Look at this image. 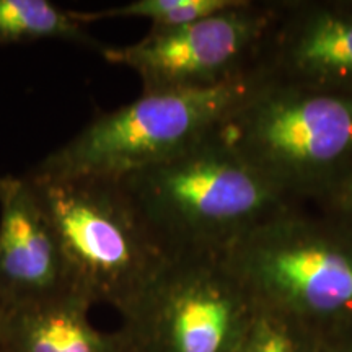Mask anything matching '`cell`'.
<instances>
[{"instance_id": "7", "label": "cell", "mask_w": 352, "mask_h": 352, "mask_svg": "<svg viewBox=\"0 0 352 352\" xmlns=\"http://www.w3.org/2000/svg\"><path fill=\"white\" fill-rule=\"evenodd\" d=\"M274 0H241L236 7L168 28H151L139 41L107 46L101 56L131 69L142 94L206 90L254 74Z\"/></svg>"}, {"instance_id": "8", "label": "cell", "mask_w": 352, "mask_h": 352, "mask_svg": "<svg viewBox=\"0 0 352 352\" xmlns=\"http://www.w3.org/2000/svg\"><path fill=\"white\" fill-rule=\"evenodd\" d=\"M253 70L271 85L352 96V0H274Z\"/></svg>"}, {"instance_id": "14", "label": "cell", "mask_w": 352, "mask_h": 352, "mask_svg": "<svg viewBox=\"0 0 352 352\" xmlns=\"http://www.w3.org/2000/svg\"><path fill=\"white\" fill-rule=\"evenodd\" d=\"M352 233V162L318 202L307 206Z\"/></svg>"}, {"instance_id": "12", "label": "cell", "mask_w": 352, "mask_h": 352, "mask_svg": "<svg viewBox=\"0 0 352 352\" xmlns=\"http://www.w3.org/2000/svg\"><path fill=\"white\" fill-rule=\"evenodd\" d=\"M240 2L241 0H132L118 7L70 12L83 26L103 20L139 19L151 21L152 28H168L228 10Z\"/></svg>"}, {"instance_id": "6", "label": "cell", "mask_w": 352, "mask_h": 352, "mask_svg": "<svg viewBox=\"0 0 352 352\" xmlns=\"http://www.w3.org/2000/svg\"><path fill=\"white\" fill-rule=\"evenodd\" d=\"M256 303L223 258L170 259L122 333L132 352H235Z\"/></svg>"}, {"instance_id": "5", "label": "cell", "mask_w": 352, "mask_h": 352, "mask_svg": "<svg viewBox=\"0 0 352 352\" xmlns=\"http://www.w3.org/2000/svg\"><path fill=\"white\" fill-rule=\"evenodd\" d=\"M256 83L253 74L206 90L142 94L124 107L100 114L30 173L121 179L162 164L215 134Z\"/></svg>"}, {"instance_id": "4", "label": "cell", "mask_w": 352, "mask_h": 352, "mask_svg": "<svg viewBox=\"0 0 352 352\" xmlns=\"http://www.w3.org/2000/svg\"><path fill=\"white\" fill-rule=\"evenodd\" d=\"M217 135L292 204L311 206L352 162V96L258 78Z\"/></svg>"}, {"instance_id": "13", "label": "cell", "mask_w": 352, "mask_h": 352, "mask_svg": "<svg viewBox=\"0 0 352 352\" xmlns=\"http://www.w3.org/2000/svg\"><path fill=\"white\" fill-rule=\"evenodd\" d=\"M323 342L300 324L256 305V314L235 352H310Z\"/></svg>"}, {"instance_id": "16", "label": "cell", "mask_w": 352, "mask_h": 352, "mask_svg": "<svg viewBox=\"0 0 352 352\" xmlns=\"http://www.w3.org/2000/svg\"><path fill=\"white\" fill-rule=\"evenodd\" d=\"M0 316H2V308H0Z\"/></svg>"}, {"instance_id": "15", "label": "cell", "mask_w": 352, "mask_h": 352, "mask_svg": "<svg viewBox=\"0 0 352 352\" xmlns=\"http://www.w3.org/2000/svg\"><path fill=\"white\" fill-rule=\"evenodd\" d=\"M324 346L329 347V352H352V327L324 341Z\"/></svg>"}, {"instance_id": "11", "label": "cell", "mask_w": 352, "mask_h": 352, "mask_svg": "<svg viewBox=\"0 0 352 352\" xmlns=\"http://www.w3.org/2000/svg\"><path fill=\"white\" fill-rule=\"evenodd\" d=\"M51 39L77 44L100 54L107 47L74 19L72 12L50 0H0V47Z\"/></svg>"}, {"instance_id": "1", "label": "cell", "mask_w": 352, "mask_h": 352, "mask_svg": "<svg viewBox=\"0 0 352 352\" xmlns=\"http://www.w3.org/2000/svg\"><path fill=\"white\" fill-rule=\"evenodd\" d=\"M120 182L168 259L223 258L245 235L296 206L217 132Z\"/></svg>"}, {"instance_id": "9", "label": "cell", "mask_w": 352, "mask_h": 352, "mask_svg": "<svg viewBox=\"0 0 352 352\" xmlns=\"http://www.w3.org/2000/svg\"><path fill=\"white\" fill-rule=\"evenodd\" d=\"M74 292L78 290L63 246L28 178L0 176V308Z\"/></svg>"}, {"instance_id": "2", "label": "cell", "mask_w": 352, "mask_h": 352, "mask_svg": "<svg viewBox=\"0 0 352 352\" xmlns=\"http://www.w3.org/2000/svg\"><path fill=\"white\" fill-rule=\"evenodd\" d=\"M223 261L258 307L321 341L352 327V233L290 206L230 248Z\"/></svg>"}, {"instance_id": "3", "label": "cell", "mask_w": 352, "mask_h": 352, "mask_svg": "<svg viewBox=\"0 0 352 352\" xmlns=\"http://www.w3.org/2000/svg\"><path fill=\"white\" fill-rule=\"evenodd\" d=\"M25 176L59 239L78 292L94 305L109 303L122 318L129 315L170 259L120 179Z\"/></svg>"}, {"instance_id": "17", "label": "cell", "mask_w": 352, "mask_h": 352, "mask_svg": "<svg viewBox=\"0 0 352 352\" xmlns=\"http://www.w3.org/2000/svg\"><path fill=\"white\" fill-rule=\"evenodd\" d=\"M127 344H129V342H127ZM127 352H132V351H131V347H129V351H127Z\"/></svg>"}, {"instance_id": "10", "label": "cell", "mask_w": 352, "mask_h": 352, "mask_svg": "<svg viewBox=\"0 0 352 352\" xmlns=\"http://www.w3.org/2000/svg\"><path fill=\"white\" fill-rule=\"evenodd\" d=\"M94 303L82 294L2 308L0 352H127L126 334L101 331L90 321Z\"/></svg>"}]
</instances>
